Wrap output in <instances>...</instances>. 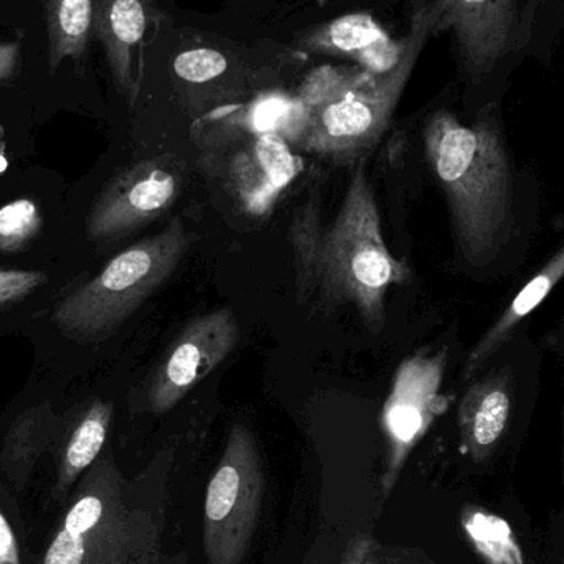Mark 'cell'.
<instances>
[{
  "label": "cell",
  "mask_w": 564,
  "mask_h": 564,
  "mask_svg": "<svg viewBox=\"0 0 564 564\" xmlns=\"http://www.w3.org/2000/svg\"><path fill=\"white\" fill-rule=\"evenodd\" d=\"M165 474L128 480L111 451L99 456L79 479L40 564H185L187 556L165 549Z\"/></svg>",
  "instance_id": "obj_1"
},
{
  "label": "cell",
  "mask_w": 564,
  "mask_h": 564,
  "mask_svg": "<svg viewBox=\"0 0 564 564\" xmlns=\"http://www.w3.org/2000/svg\"><path fill=\"white\" fill-rule=\"evenodd\" d=\"M424 149L449 202L460 251L473 264L487 263L512 224L509 161L496 118L486 115L466 126L449 111L434 112Z\"/></svg>",
  "instance_id": "obj_2"
},
{
  "label": "cell",
  "mask_w": 564,
  "mask_h": 564,
  "mask_svg": "<svg viewBox=\"0 0 564 564\" xmlns=\"http://www.w3.org/2000/svg\"><path fill=\"white\" fill-rule=\"evenodd\" d=\"M411 280V268L388 250L367 169L358 165L340 210L325 230L317 291L325 307L351 305L371 334L387 322V294Z\"/></svg>",
  "instance_id": "obj_3"
},
{
  "label": "cell",
  "mask_w": 564,
  "mask_h": 564,
  "mask_svg": "<svg viewBox=\"0 0 564 564\" xmlns=\"http://www.w3.org/2000/svg\"><path fill=\"white\" fill-rule=\"evenodd\" d=\"M188 245L184 220L175 217L161 234L116 254L56 304L53 321L63 337L86 344L115 334L175 273Z\"/></svg>",
  "instance_id": "obj_4"
},
{
  "label": "cell",
  "mask_w": 564,
  "mask_h": 564,
  "mask_svg": "<svg viewBox=\"0 0 564 564\" xmlns=\"http://www.w3.org/2000/svg\"><path fill=\"white\" fill-rule=\"evenodd\" d=\"M431 33V6L420 0L393 65L312 106L299 135L302 148L335 162H351L370 151L390 126Z\"/></svg>",
  "instance_id": "obj_5"
},
{
  "label": "cell",
  "mask_w": 564,
  "mask_h": 564,
  "mask_svg": "<svg viewBox=\"0 0 564 564\" xmlns=\"http://www.w3.org/2000/svg\"><path fill=\"white\" fill-rule=\"evenodd\" d=\"M264 496V469L253 433L235 424L205 496L207 564H243L253 543Z\"/></svg>",
  "instance_id": "obj_6"
},
{
  "label": "cell",
  "mask_w": 564,
  "mask_h": 564,
  "mask_svg": "<svg viewBox=\"0 0 564 564\" xmlns=\"http://www.w3.org/2000/svg\"><path fill=\"white\" fill-rule=\"evenodd\" d=\"M446 364V348L434 354L423 350L404 358L394 373L390 394L381 410L384 437L381 490L384 499L397 487L414 447L446 411L447 398L441 393Z\"/></svg>",
  "instance_id": "obj_7"
},
{
  "label": "cell",
  "mask_w": 564,
  "mask_h": 564,
  "mask_svg": "<svg viewBox=\"0 0 564 564\" xmlns=\"http://www.w3.org/2000/svg\"><path fill=\"white\" fill-rule=\"evenodd\" d=\"M184 187V171L174 159L155 158L119 171L96 197L86 237L95 243L121 240L174 207Z\"/></svg>",
  "instance_id": "obj_8"
},
{
  "label": "cell",
  "mask_w": 564,
  "mask_h": 564,
  "mask_svg": "<svg viewBox=\"0 0 564 564\" xmlns=\"http://www.w3.org/2000/svg\"><path fill=\"white\" fill-rule=\"evenodd\" d=\"M240 325L230 307L192 318L155 367L148 387V406L164 414L177 406L237 347Z\"/></svg>",
  "instance_id": "obj_9"
},
{
  "label": "cell",
  "mask_w": 564,
  "mask_h": 564,
  "mask_svg": "<svg viewBox=\"0 0 564 564\" xmlns=\"http://www.w3.org/2000/svg\"><path fill=\"white\" fill-rule=\"evenodd\" d=\"M433 33L451 32L470 78L480 82L516 45L520 0H433Z\"/></svg>",
  "instance_id": "obj_10"
},
{
  "label": "cell",
  "mask_w": 564,
  "mask_h": 564,
  "mask_svg": "<svg viewBox=\"0 0 564 564\" xmlns=\"http://www.w3.org/2000/svg\"><path fill=\"white\" fill-rule=\"evenodd\" d=\"M302 171L301 155L292 152L282 135L267 132L231 154L225 165L224 182L247 217L264 218L273 214L282 194Z\"/></svg>",
  "instance_id": "obj_11"
},
{
  "label": "cell",
  "mask_w": 564,
  "mask_h": 564,
  "mask_svg": "<svg viewBox=\"0 0 564 564\" xmlns=\"http://www.w3.org/2000/svg\"><path fill=\"white\" fill-rule=\"evenodd\" d=\"M161 19L158 0H93V36L105 50L116 89L131 108L141 93L142 50Z\"/></svg>",
  "instance_id": "obj_12"
},
{
  "label": "cell",
  "mask_w": 564,
  "mask_h": 564,
  "mask_svg": "<svg viewBox=\"0 0 564 564\" xmlns=\"http://www.w3.org/2000/svg\"><path fill=\"white\" fill-rule=\"evenodd\" d=\"M512 411L509 378L494 375L467 390L459 406L460 443L464 453L486 463L506 433Z\"/></svg>",
  "instance_id": "obj_13"
},
{
  "label": "cell",
  "mask_w": 564,
  "mask_h": 564,
  "mask_svg": "<svg viewBox=\"0 0 564 564\" xmlns=\"http://www.w3.org/2000/svg\"><path fill=\"white\" fill-rule=\"evenodd\" d=\"M112 411L111 403L96 398L68 424L59 446L56 499H66L83 474L101 456L111 430Z\"/></svg>",
  "instance_id": "obj_14"
},
{
  "label": "cell",
  "mask_w": 564,
  "mask_h": 564,
  "mask_svg": "<svg viewBox=\"0 0 564 564\" xmlns=\"http://www.w3.org/2000/svg\"><path fill=\"white\" fill-rule=\"evenodd\" d=\"M59 423L53 404L45 401L29 408L10 424L0 453V467L17 490L25 489L36 463L58 433Z\"/></svg>",
  "instance_id": "obj_15"
},
{
  "label": "cell",
  "mask_w": 564,
  "mask_h": 564,
  "mask_svg": "<svg viewBox=\"0 0 564 564\" xmlns=\"http://www.w3.org/2000/svg\"><path fill=\"white\" fill-rule=\"evenodd\" d=\"M43 10L48 72L53 75L69 58L82 76L93 36V0H43Z\"/></svg>",
  "instance_id": "obj_16"
},
{
  "label": "cell",
  "mask_w": 564,
  "mask_h": 564,
  "mask_svg": "<svg viewBox=\"0 0 564 564\" xmlns=\"http://www.w3.org/2000/svg\"><path fill=\"white\" fill-rule=\"evenodd\" d=\"M564 278V247L535 276L532 278L517 297L510 302L499 321L492 325L489 332L484 335L482 340L476 345L467 358L466 373L473 375L477 368L482 367L487 358L492 357L500 345L512 335V332L519 327L520 322L525 321L550 294L553 288Z\"/></svg>",
  "instance_id": "obj_17"
},
{
  "label": "cell",
  "mask_w": 564,
  "mask_h": 564,
  "mask_svg": "<svg viewBox=\"0 0 564 564\" xmlns=\"http://www.w3.org/2000/svg\"><path fill=\"white\" fill-rule=\"evenodd\" d=\"M324 234L321 198L314 194L292 215L289 227V241L294 254L295 292L301 304L311 301L317 291Z\"/></svg>",
  "instance_id": "obj_18"
},
{
  "label": "cell",
  "mask_w": 564,
  "mask_h": 564,
  "mask_svg": "<svg viewBox=\"0 0 564 564\" xmlns=\"http://www.w3.org/2000/svg\"><path fill=\"white\" fill-rule=\"evenodd\" d=\"M460 523L470 545L487 564H525L522 549L506 520L487 510L466 507Z\"/></svg>",
  "instance_id": "obj_19"
},
{
  "label": "cell",
  "mask_w": 564,
  "mask_h": 564,
  "mask_svg": "<svg viewBox=\"0 0 564 564\" xmlns=\"http://www.w3.org/2000/svg\"><path fill=\"white\" fill-rule=\"evenodd\" d=\"M383 39L380 26L367 13H351L334 20L302 40L315 53H355Z\"/></svg>",
  "instance_id": "obj_20"
},
{
  "label": "cell",
  "mask_w": 564,
  "mask_h": 564,
  "mask_svg": "<svg viewBox=\"0 0 564 564\" xmlns=\"http://www.w3.org/2000/svg\"><path fill=\"white\" fill-rule=\"evenodd\" d=\"M43 228L40 205L30 198H17L0 207V253H22Z\"/></svg>",
  "instance_id": "obj_21"
},
{
  "label": "cell",
  "mask_w": 564,
  "mask_h": 564,
  "mask_svg": "<svg viewBox=\"0 0 564 564\" xmlns=\"http://www.w3.org/2000/svg\"><path fill=\"white\" fill-rule=\"evenodd\" d=\"M338 564H434L423 550L387 545L370 533H357Z\"/></svg>",
  "instance_id": "obj_22"
},
{
  "label": "cell",
  "mask_w": 564,
  "mask_h": 564,
  "mask_svg": "<svg viewBox=\"0 0 564 564\" xmlns=\"http://www.w3.org/2000/svg\"><path fill=\"white\" fill-rule=\"evenodd\" d=\"M175 73L192 83L210 82L228 68L227 58L218 50L200 48L181 53L175 59Z\"/></svg>",
  "instance_id": "obj_23"
},
{
  "label": "cell",
  "mask_w": 564,
  "mask_h": 564,
  "mask_svg": "<svg viewBox=\"0 0 564 564\" xmlns=\"http://www.w3.org/2000/svg\"><path fill=\"white\" fill-rule=\"evenodd\" d=\"M46 282V274L32 270H0V307L23 301Z\"/></svg>",
  "instance_id": "obj_24"
},
{
  "label": "cell",
  "mask_w": 564,
  "mask_h": 564,
  "mask_svg": "<svg viewBox=\"0 0 564 564\" xmlns=\"http://www.w3.org/2000/svg\"><path fill=\"white\" fill-rule=\"evenodd\" d=\"M20 52H22V39L0 43V86L10 85L19 73Z\"/></svg>",
  "instance_id": "obj_25"
},
{
  "label": "cell",
  "mask_w": 564,
  "mask_h": 564,
  "mask_svg": "<svg viewBox=\"0 0 564 564\" xmlns=\"http://www.w3.org/2000/svg\"><path fill=\"white\" fill-rule=\"evenodd\" d=\"M0 564H22L15 533L2 512H0Z\"/></svg>",
  "instance_id": "obj_26"
},
{
  "label": "cell",
  "mask_w": 564,
  "mask_h": 564,
  "mask_svg": "<svg viewBox=\"0 0 564 564\" xmlns=\"http://www.w3.org/2000/svg\"><path fill=\"white\" fill-rule=\"evenodd\" d=\"M9 169V159H7L6 129L0 122V174Z\"/></svg>",
  "instance_id": "obj_27"
}]
</instances>
